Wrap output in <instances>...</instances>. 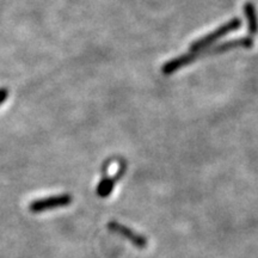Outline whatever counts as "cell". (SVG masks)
I'll return each instance as SVG.
<instances>
[{
	"label": "cell",
	"instance_id": "cell-3",
	"mask_svg": "<svg viewBox=\"0 0 258 258\" xmlns=\"http://www.w3.org/2000/svg\"><path fill=\"white\" fill-rule=\"evenodd\" d=\"M109 230L114 233H117L121 237L125 238V239L131 241L132 244L135 245V246L139 247V249H145L147 246V239L145 237H143L141 234L137 233L134 232L132 228L127 227V226L120 224V222H116V221H111L108 224Z\"/></svg>",
	"mask_w": 258,
	"mask_h": 258
},
{
	"label": "cell",
	"instance_id": "cell-1",
	"mask_svg": "<svg viewBox=\"0 0 258 258\" xmlns=\"http://www.w3.org/2000/svg\"><path fill=\"white\" fill-rule=\"evenodd\" d=\"M243 24V22L240 21L239 18H233L232 21L227 22V23L222 25V27H219L217 30H214L211 34L206 35L202 38H199L198 41L192 42L190 44V53H200V51L206 50L209 46H212L213 43H215L218 40H220L221 37H224L225 35L230 34L232 31L238 30Z\"/></svg>",
	"mask_w": 258,
	"mask_h": 258
},
{
	"label": "cell",
	"instance_id": "cell-4",
	"mask_svg": "<svg viewBox=\"0 0 258 258\" xmlns=\"http://www.w3.org/2000/svg\"><path fill=\"white\" fill-rule=\"evenodd\" d=\"M253 44V41L251 37H241L237 38V40H231L225 42V43L220 44V46H217L214 48H207L206 50H203V54H209V55H214V54H220L224 53V51L234 49V48H251Z\"/></svg>",
	"mask_w": 258,
	"mask_h": 258
},
{
	"label": "cell",
	"instance_id": "cell-5",
	"mask_svg": "<svg viewBox=\"0 0 258 258\" xmlns=\"http://www.w3.org/2000/svg\"><path fill=\"white\" fill-rule=\"evenodd\" d=\"M196 54L194 53H188V54H183V55H179L175 57V59L167 61L166 63L163 64L161 67V73L165 74V76H170V74L176 73L177 71H179L183 67H185L186 64L194 62L196 60Z\"/></svg>",
	"mask_w": 258,
	"mask_h": 258
},
{
	"label": "cell",
	"instance_id": "cell-6",
	"mask_svg": "<svg viewBox=\"0 0 258 258\" xmlns=\"http://www.w3.org/2000/svg\"><path fill=\"white\" fill-rule=\"evenodd\" d=\"M244 14L247 18V25L251 35H256L258 32V18L256 14V9L251 3H246L244 5Z\"/></svg>",
	"mask_w": 258,
	"mask_h": 258
},
{
	"label": "cell",
	"instance_id": "cell-8",
	"mask_svg": "<svg viewBox=\"0 0 258 258\" xmlns=\"http://www.w3.org/2000/svg\"><path fill=\"white\" fill-rule=\"evenodd\" d=\"M6 98H8V90L2 89L0 90V104H2Z\"/></svg>",
	"mask_w": 258,
	"mask_h": 258
},
{
	"label": "cell",
	"instance_id": "cell-2",
	"mask_svg": "<svg viewBox=\"0 0 258 258\" xmlns=\"http://www.w3.org/2000/svg\"><path fill=\"white\" fill-rule=\"evenodd\" d=\"M71 203H72V196L69 194H62V195H54L49 198L35 200L30 203L29 208L32 213H42L50 211V209L66 207Z\"/></svg>",
	"mask_w": 258,
	"mask_h": 258
},
{
	"label": "cell",
	"instance_id": "cell-7",
	"mask_svg": "<svg viewBox=\"0 0 258 258\" xmlns=\"http://www.w3.org/2000/svg\"><path fill=\"white\" fill-rule=\"evenodd\" d=\"M115 178L111 177H103L101 182H99L98 186H97V195L99 198H108L110 195L115 186Z\"/></svg>",
	"mask_w": 258,
	"mask_h": 258
}]
</instances>
